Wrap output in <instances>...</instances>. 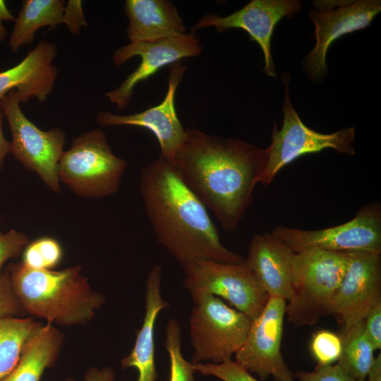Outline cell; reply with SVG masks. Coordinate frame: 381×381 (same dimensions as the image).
I'll return each mask as SVG.
<instances>
[{"label":"cell","instance_id":"cell-27","mask_svg":"<svg viewBox=\"0 0 381 381\" xmlns=\"http://www.w3.org/2000/svg\"><path fill=\"white\" fill-rule=\"evenodd\" d=\"M310 349L318 365H332L339 361L341 356V337L330 330L320 329L313 334Z\"/></svg>","mask_w":381,"mask_h":381},{"label":"cell","instance_id":"cell-32","mask_svg":"<svg viewBox=\"0 0 381 381\" xmlns=\"http://www.w3.org/2000/svg\"><path fill=\"white\" fill-rule=\"evenodd\" d=\"M63 23L67 26L70 32L73 35H78L83 27L87 26L81 1H68V3L65 5Z\"/></svg>","mask_w":381,"mask_h":381},{"label":"cell","instance_id":"cell-37","mask_svg":"<svg viewBox=\"0 0 381 381\" xmlns=\"http://www.w3.org/2000/svg\"><path fill=\"white\" fill-rule=\"evenodd\" d=\"M368 381H381V354L375 358L373 365L367 377Z\"/></svg>","mask_w":381,"mask_h":381},{"label":"cell","instance_id":"cell-23","mask_svg":"<svg viewBox=\"0 0 381 381\" xmlns=\"http://www.w3.org/2000/svg\"><path fill=\"white\" fill-rule=\"evenodd\" d=\"M342 351L338 364L351 377L367 380L375 350L365 330L364 320L341 329Z\"/></svg>","mask_w":381,"mask_h":381},{"label":"cell","instance_id":"cell-9","mask_svg":"<svg viewBox=\"0 0 381 381\" xmlns=\"http://www.w3.org/2000/svg\"><path fill=\"white\" fill-rule=\"evenodd\" d=\"M182 267L184 287L191 297L206 293L224 298L251 320L268 300V294L245 262L230 264L200 260Z\"/></svg>","mask_w":381,"mask_h":381},{"label":"cell","instance_id":"cell-24","mask_svg":"<svg viewBox=\"0 0 381 381\" xmlns=\"http://www.w3.org/2000/svg\"><path fill=\"white\" fill-rule=\"evenodd\" d=\"M41 325L32 318L0 319V380L17 365L28 339Z\"/></svg>","mask_w":381,"mask_h":381},{"label":"cell","instance_id":"cell-7","mask_svg":"<svg viewBox=\"0 0 381 381\" xmlns=\"http://www.w3.org/2000/svg\"><path fill=\"white\" fill-rule=\"evenodd\" d=\"M286 82L282 112L283 123L280 130L274 123L272 141L265 149L267 159L259 183L268 186L279 171L296 159L310 153L332 148L340 154H355L352 143L355 141L354 127L342 128L332 133L317 132L303 123L289 98Z\"/></svg>","mask_w":381,"mask_h":381},{"label":"cell","instance_id":"cell-3","mask_svg":"<svg viewBox=\"0 0 381 381\" xmlns=\"http://www.w3.org/2000/svg\"><path fill=\"white\" fill-rule=\"evenodd\" d=\"M6 270L24 312L44 318L49 323L86 324L105 303L104 296L93 291L81 274L80 266L61 270H35L19 262Z\"/></svg>","mask_w":381,"mask_h":381},{"label":"cell","instance_id":"cell-17","mask_svg":"<svg viewBox=\"0 0 381 381\" xmlns=\"http://www.w3.org/2000/svg\"><path fill=\"white\" fill-rule=\"evenodd\" d=\"M57 56L54 43L41 40L16 66L0 72V99L16 90L20 102L35 98L46 100L53 91L57 77L54 61Z\"/></svg>","mask_w":381,"mask_h":381},{"label":"cell","instance_id":"cell-16","mask_svg":"<svg viewBox=\"0 0 381 381\" xmlns=\"http://www.w3.org/2000/svg\"><path fill=\"white\" fill-rule=\"evenodd\" d=\"M185 69L181 61L173 64L167 92L160 104L128 115L101 111L95 116L97 123L102 127L132 126L149 130L159 143L160 155L172 162L186 137V130L177 116L174 104L176 90Z\"/></svg>","mask_w":381,"mask_h":381},{"label":"cell","instance_id":"cell-26","mask_svg":"<svg viewBox=\"0 0 381 381\" xmlns=\"http://www.w3.org/2000/svg\"><path fill=\"white\" fill-rule=\"evenodd\" d=\"M60 243L50 236L40 237L28 243L22 253L21 263L35 270H53L63 258Z\"/></svg>","mask_w":381,"mask_h":381},{"label":"cell","instance_id":"cell-8","mask_svg":"<svg viewBox=\"0 0 381 381\" xmlns=\"http://www.w3.org/2000/svg\"><path fill=\"white\" fill-rule=\"evenodd\" d=\"M0 103L11 133L10 152L53 192L59 193L57 168L64 152L65 133L59 128H39L23 114L15 90L4 95Z\"/></svg>","mask_w":381,"mask_h":381},{"label":"cell","instance_id":"cell-4","mask_svg":"<svg viewBox=\"0 0 381 381\" xmlns=\"http://www.w3.org/2000/svg\"><path fill=\"white\" fill-rule=\"evenodd\" d=\"M349 252L309 249L292 257V293L286 302L288 321L311 326L328 315V308L346 272Z\"/></svg>","mask_w":381,"mask_h":381},{"label":"cell","instance_id":"cell-19","mask_svg":"<svg viewBox=\"0 0 381 381\" xmlns=\"http://www.w3.org/2000/svg\"><path fill=\"white\" fill-rule=\"evenodd\" d=\"M161 283L162 268L155 265L150 270L146 279L145 313L142 326L137 332L131 351L121 361L123 368L137 369V381H155L157 377L155 363V325L159 313L169 306L162 297Z\"/></svg>","mask_w":381,"mask_h":381},{"label":"cell","instance_id":"cell-21","mask_svg":"<svg viewBox=\"0 0 381 381\" xmlns=\"http://www.w3.org/2000/svg\"><path fill=\"white\" fill-rule=\"evenodd\" d=\"M63 341L52 323L42 324L28 339L17 365L0 381H40L57 360Z\"/></svg>","mask_w":381,"mask_h":381},{"label":"cell","instance_id":"cell-10","mask_svg":"<svg viewBox=\"0 0 381 381\" xmlns=\"http://www.w3.org/2000/svg\"><path fill=\"white\" fill-rule=\"evenodd\" d=\"M271 233L294 253L319 249L381 253V206L377 201L365 204L352 219L335 226L306 230L278 226Z\"/></svg>","mask_w":381,"mask_h":381},{"label":"cell","instance_id":"cell-1","mask_svg":"<svg viewBox=\"0 0 381 381\" xmlns=\"http://www.w3.org/2000/svg\"><path fill=\"white\" fill-rule=\"evenodd\" d=\"M266 159V150L257 145L188 128L171 162L222 229L234 232L253 202Z\"/></svg>","mask_w":381,"mask_h":381},{"label":"cell","instance_id":"cell-34","mask_svg":"<svg viewBox=\"0 0 381 381\" xmlns=\"http://www.w3.org/2000/svg\"><path fill=\"white\" fill-rule=\"evenodd\" d=\"M115 372L110 367H104L102 369L91 368L85 373V381H114ZM65 381H75L72 378H67Z\"/></svg>","mask_w":381,"mask_h":381},{"label":"cell","instance_id":"cell-30","mask_svg":"<svg viewBox=\"0 0 381 381\" xmlns=\"http://www.w3.org/2000/svg\"><path fill=\"white\" fill-rule=\"evenodd\" d=\"M14 293L7 270L0 274V319L25 314Z\"/></svg>","mask_w":381,"mask_h":381},{"label":"cell","instance_id":"cell-15","mask_svg":"<svg viewBox=\"0 0 381 381\" xmlns=\"http://www.w3.org/2000/svg\"><path fill=\"white\" fill-rule=\"evenodd\" d=\"M301 9L297 0H252L238 11L220 16L216 13L205 14L192 28L190 32L214 27L218 32L231 28H241L256 42L264 54V73L267 76L277 77L271 54V41L274 28L284 17L290 16Z\"/></svg>","mask_w":381,"mask_h":381},{"label":"cell","instance_id":"cell-36","mask_svg":"<svg viewBox=\"0 0 381 381\" xmlns=\"http://www.w3.org/2000/svg\"><path fill=\"white\" fill-rule=\"evenodd\" d=\"M14 17L8 9L6 1L0 0V41L4 42L6 38V30L4 21H15Z\"/></svg>","mask_w":381,"mask_h":381},{"label":"cell","instance_id":"cell-14","mask_svg":"<svg viewBox=\"0 0 381 381\" xmlns=\"http://www.w3.org/2000/svg\"><path fill=\"white\" fill-rule=\"evenodd\" d=\"M381 302V253L365 250L349 252L343 279L328 308L332 315L346 329L365 319Z\"/></svg>","mask_w":381,"mask_h":381},{"label":"cell","instance_id":"cell-28","mask_svg":"<svg viewBox=\"0 0 381 381\" xmlns=\"http://www.w3.org/2000/svg\"><path fill=\"white\" fill-rule=\"evenodd\" d=\"M194 369L195 372L214 376L222 381H259L248 370L232 360L221 363H198L194 364Z\"/></svg>","mask_w":381,"mask_h":381},{"label":"cell","instance_id":"cell-31","mask_svg":"<svg viewBox=\"0 0 381 381\" xmlns=\"http://www.w3.org/2000/svg\"><path fill=\"white\" fill-rule=\"evenodd\" d=\"M28 243V238L22 232L14 229L0 232V274L4 263L10 258L18 257Z\"/></svg>","mask_w":381,"mask_h":381},{"label":"cell","instance_id":"cell-13","mask_svg":"<svg viewBox=\"0 0 381 381\" xmlns=\"http://www.w3.org/2000/svg\"><path fill=\"white\" fill-rule=\"evenodd\" d=\"M202 49L198 37L193 32L152 42H130L115 50L113 62L116 66H120L138 56L140 63L118 87L104 95L119 109H123L129 104L139 83L146 80L165 66L199 55Z\"/></svg>","mask_w":381,"mask_h":381},{"label":"cell","instance_id":"cell-22","mask_svg":"<svg viewBox=\"0 0 381 381\" xmlns=\"http://www.w3.org/2000/svg\"><path fill=\"white\" fill-rule=\"evenodd\" d=\"M64 9L63 0L23 1L8 40L12 51L31 44L40 28L63 23Z\"/></svg>","mask_w":381,"mask_h":381},{"label":"cell","instance_id":"cell-2","mask_svg":"<svg viewBox=\"0 0 381 381\" xmlns=\"http://www.w3.org/2000/svg\"><path fill=\"white\" fill-rule=\"evenodd\" d=\"M139 188L158 242L181 266L200 260L230 264L245 258L226 248L206 207L159 155L143 167Z\"/></svg>","mask_w":381,"mask_h":381},{"label":"cell","instance_id":"cell-11","mask_svg":"<svg viewBox=\"0 0 381 381\" xmlns=\"http://www.w3.org/2000/svg\"><path fill=\"white\" fill-rule=\"evenodd\" d=\"M310 19L315 25V45L304 60L313 82L327 74L326 56L331 44L341 36L368 27L381 11L380 0L314 1Z\"/></svg>","mask_w":381,"mask_h":381},{"label":"cell","instance_id":"cell-18","mask_svg":"<svg viewBox=\"0 0 381 381\" xmlns=\"http://www.w3.org/2000/svg\"><path fill=\"white\" fill-rule=\"evenodd\" d=\"M294 253L272 233L254 234L244 262L255 274L269 296L284 298L292 293V257Z\"/></svg>","mask_w":381,"mask_h":381},{"label":"cell","instance_id":"cell-33","mask_svg":"<svg viewBox=\"0 0 381 381\" xmlns=\"http://www.w3.org/2000/svg\"><path fill=\"white\" fill-rule=\"evenodd\" d=\"M365 332L375 350L381 349V302L377 303L364 320Z\"/></svg>","mask_w":381,"mask_h":381},{"label":"cell","instance_id":"cell-12","mask_svg":"<svg viewBox=\"0 0 381 381\" xmlns=\"http://www.w3.org/2000/svg\"><path fill=\"white\" fill-rule=\"evenodd\" d=\"M286 301L269 296L260 314L251 320L246 340L235 354L236 361L261 380L294 381V374L281 352Z\"/></svg>","mask_w":381,"mask_h":381},{"label":"cell","instance_id":"cell-6","mask_svg":"<svg viewBox=\"0 0 381 381\" xmlns=\"http://www.w3.org/2000/svg\"><path fill=\"white\" fill-rule=\"evenodd\" d=\"M195 303L190 317L191 363H221L231 360L243 344L251 320L209 294L191 297Z\"/></svg>","mask_w":381,"mask_h":381},{"label":"cell","instance_id":"cell-35","mask_svg":"<svg viewBox=\"0 0 381 381\" xmlns=\"http://www.w3.org/2000/svg\"><path fill=\"white\" fill-rule=\"evenodd\" d=\"M4 112L1 109L0 103V171L1 170L6 156L11 150V143L6 137L3 132V117Z\"/></svg>","mask_w":381,"mask_h":381},{"label":"cell","instance_id":"cell-5","mask_svg":"<svg viewBox=\"0 0 381 381\" xmlns=\"http://www.w3.org/2000/svg\"><path fill=\"white\" fill-rule=\"evenodd\" d=\"M126 168V162L113 152L105 133L96 128L73 139L57 173L78 195L101 198L118 191Z\"/></svg>","mask_w":381,"mask_h":381},{"label":"cell","instance_id":"cell-29","mask_svg":"<svg viewBox=\"0 0 381 381\" xmlns=\"http://www.w3.org/2000/svg\"><path fill=\"white\" fill-rule=\"evenodd\" d=\"M294 381H368L351 377L341 366L334 365H318L313 371H298Z\"/></svg>","mask_w":381,"mask_h":381},{"label":"cell","instance_id":"cell-20","mask_svg":"<svg viewBox=\"0 0 381 381\" xmlns=\"http://www.w3.org/2000/svg\"><path fill=\"white\" fill-rule=\"evenodd\" d=\"M130 42H152L186 33V26L174 4L167 0H127Z\"/></svg>","mask_w":381,"mask_h":381},{"label":"cell","instance_id":"cell-25","mask_svg":"<svg viewBox=\"0 0 381 381\" xmlns=\"http://www.w3.org/2000/svg\"><path fill=\"white\" fill-rule=\"evenodd\" d=\"M165 349L170 361L169 381H195L194 364L188 361L181 351V329L177 320L171 318L165 327Z\"/></svg>","mask_w":381,"mask_h":381}]
</instances>
